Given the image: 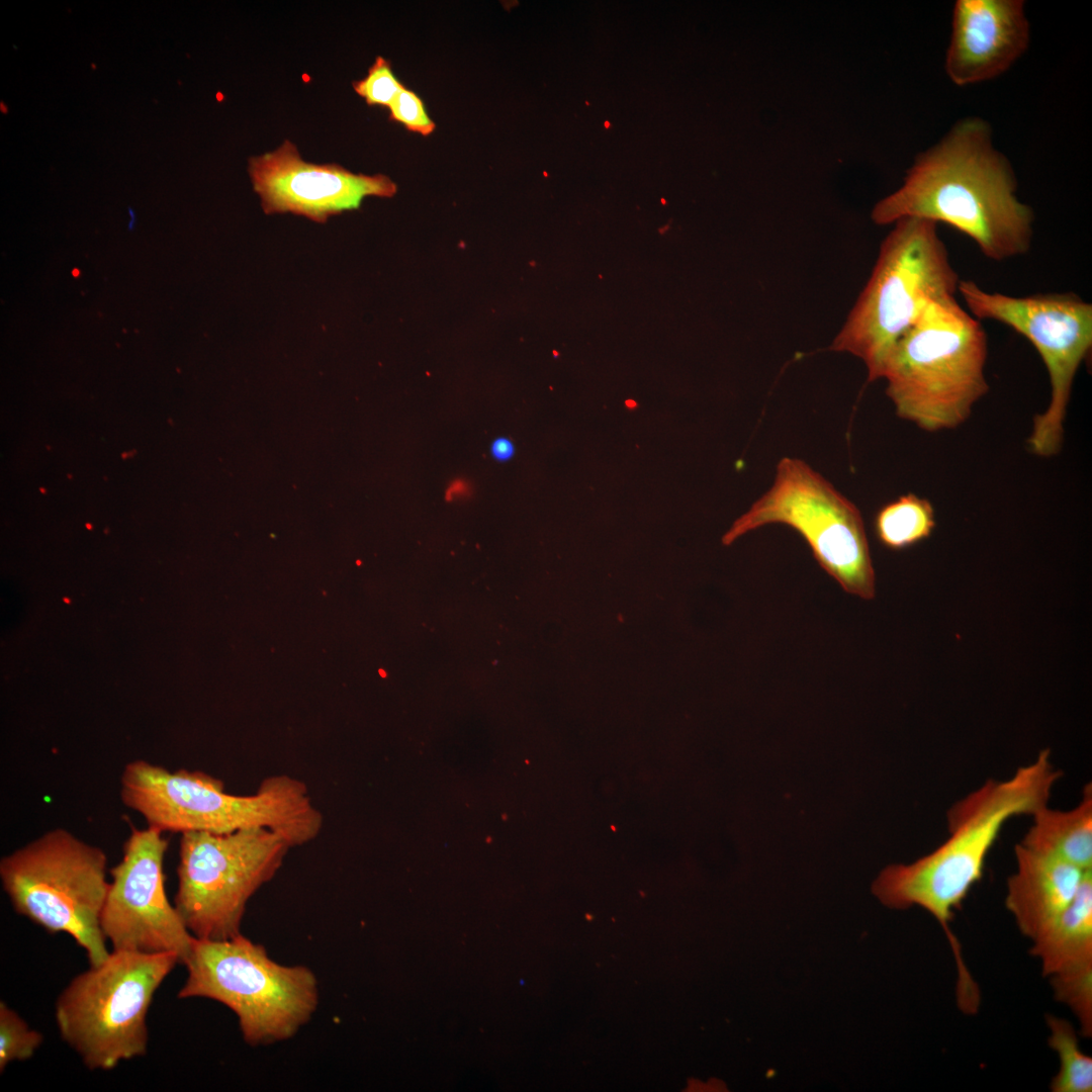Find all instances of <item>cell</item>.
Listing matches in <instances>:
<instances>
[{
  "instance_id": "cell-18",
  "label": "cell",
  "mask_w": 1092,
  "mask_h": 1092,
  "mask_svg": "<svg viewBox=\"0 0 1092 1092\" xmlns=\"http://www.w3.org/2000/svg\"><path fill=\"white\" fill-rule=\"evenodd\" d=\"M935 528L932 505L914 493L901 495L877 513L874 530L879 542L890 550H903L928 538Z\"/></svg>"
},
{
  "instance_id": "cell-8",
  "label": "cell",
  "mask_w": 1092,
  "mask_h": 1092,
  "mask_svg": "<svg viewBox=\"0 0 1092 1092\" xmlns=\"http://www.w3.org/2000/svg\"><path fill=\"white\" fill-rule=\"evenodd\" d=\"M107 857L65 828L52 829L0 860V879L13 909L50 933L64 932L90 966L109 954L101 913L109 889Z\"/></svg>"
},
{
  "instance_id": "cell-5",
  "label": "cell",
  "mask_w": 1092,
  "mask_h": 1092,
  "mask_svg": "<svg viewBox=\"0 0 1092 1092\" xmlns=\"http://www.w3.org/2000/svg\"><path fill=\"white\" fill-rule=\"evenodd\" d=\"M937 223L905 217L881 244L871 276L830 350L858 358L869 381L882 379L897 342L934 300L954 297L961 281Z\"/></svg>"
},
{
  "instance_id": "cell-13",
  "label": "cell",
  "mask_w": 1092,
  "mask_h": 1092,
  "mask_svg": "<svg viewBox=\"0 0 1092 1092\" xmlns=\"http://www.w3.org/2000/svg\"><path fill=\"white\" fill-rule=\"evenodd\" d=\"M248 171L266 214L291 212L318 223L359 208L366 196L392 197L397 190L383 174H355L338 164L307 163L290 141L250 158Z\"/></svg>"
},
{
  "instance_id": "cell-17",
  "label": "cell",
  "mask_w": 1092,
  "mask_h": 1092,
  "mask_svg": "<svg viewBox=\"0 0 1092 1092\" xmlns=\"http://www.w3.org/2000/svg\"><path fill=\"white\" fill-rule=\"evenodd\" d=\"M1019 842L1026 848L1057 855L1083 870L1092 869V786L1084 787L1079 804L1071 810L1049 805L1034 814Z\"/></svg>"
},
{
  "instance_id": "cell-26",
  "label": "cell",
  "mask_w": 1092,
  "mask_h": 1092,
  "mask_svg": "<svg viewBox=\"0 0 1092 1092\" xmlns=\"http://www.w3.org/2000/svg\"><path fill=\"white\" fill-rule=\"evenodd\" d=\"M1 111L7 113V107L6 105L3 106V102H1Z\"/></svg>"
},
{
  "instance_id": "cell-9",
  "label": "cell",
  "mask_w": 1092,
  "mask_h": 1092,
  "mask_svg": "<svg viewBox=\"0 0 1092 1092\" xmlns=\"http://www.w3.org/2000/svg\"><path fill=\"white\" fill-rule=\"evenodd\" d=\"M772 524L798 532L843 590L863 600L875 598L876 575L860 512L801 459L778 462L771 486L733 523L722 542L730 545Z\"/></svg>"
},
{
  "instance_id": "cell-23",
  "label": "cell",
  "mask_w": 1092,
  "mask_h": 1092,
  "mask_svg": "<svg viewBox=\"0 0 1092 1092\" xmlns=\"http://www.w3.org/2000/svg\"><path fill=\"white\" fill-rule=\"evenodd\" d=\"M514 443L507 437L494 439L490 445V453L493 459L500 462L509 461L515 455Z\"/></svg>"
},
{
  "instance_id": "cell-12",
  "label": "cell",
  "mask_w": 1092,
  "mask_h": 1092,
  "mask_svg": "<svg viewBox=\"0 0 1092 1092\" xmlns=\"http://www.w3.org/2000/svg\"><path fill=\"white\" fill-rule=\"evenodd\" d=\"M148 826L130 828L101 913V929L112 949L175 952L183 964L194 936L167 897L163 863L169 842Z\"/></svg>"
},
{
  "instance_id": "cell-19",
  "label": "cell",
  "mask_w": 1092,
  "mask_h": 1092,
  "mask_svg": "<svg viewBox=\"0 0 1092 1092\" xmlns=\"http://www.w3.org/2000/svg\"><path fill=\"white\" fill-rule=\"evenodd\" d=\"M1048 1043L1059 1056L1060 1068L1051 1082L1054 1092H1091L1092 1059L1080 1049L1073 1025L1066 1019L1046 1015Z\"/></svg>"
},
{
  "instance_id": "cell-16",
  "label": "cell",
  "mask_w": 1092,
  "mask_h": 1092,
  "mask_svg": "<svg viewBox=\"0 0 1092 1092\" xmlns=\"http://www.w3.org/2000/svg\"><path fill=\"white\" fill-rule=\"evenodd\" d=\"M1016 871L1007 880L1005 905L1020 932L1034 940L1063 913L1075 897L1085 874L1057 855L1017 843Z\"/></svg>"
},
{
  "instance_id": "cell-20",
  "label": "cell",
  "mask_w": 1092,
  "mask_h": 1092,
  "mask_svg": "<svg viewBox=\"0 0 1092 1092\" xmlns=\"http://www.w3.org/2000/svg\"><path fill=\"white\" fill-rule=\"evenodd\" d=\"M43 1041L37 1030L4 1001L0 1002V1072L13 1061L30 1059Z\"/></svg>"
},
{
  "instance_id": "cell-22",
  "label": "cell",
  "mask_w": 1092,
  "mask_h": 1092,
  "mask_svg": "<svg viewBox=\"0 0 1092 1092\" xmlns=\"http://www.w3.org/2000/svg\"><path fill=\"white\" fill-rule=\"evenodd\" d=\"M388 108L389 118L403 124L410 131L429 135L436 127L422 99L405 87L395 96Z\"/></svg>"
},
{
  "instance_id": "cell-4",
  "label": "cell",
  "mask_w": 1092,
  "mask_h": 1092,
  "mask_svg": "<svg viewBox=\"0 0 1092 1092\" xmlns=\"http://www.w3.org/2000/svg\"><path fill=\"white\" fill-rule=\"evenodd\" d=\"M987 355L979 320L956 297L931 301L886 361V394L897 416L920 429H954L989 390Z\"/></svg>"
},
{
  "instance_id": "cell-2",
  "label": "cell",
  "mask_w": 1092,
  "mask_h": 1092,
  "mask_svg": "<svg viewBox=\"0 0 1092 1092\" xmlns=\"http://www.w3.org/2000/svg\"><path fill=\"white\" fill-rule=\"evenodd\" d=\"M1062 776L1051 760L1050 749H1043L1009 779L986 781L949 808L948 836L939 846L909 864L888 866L872 885L873 894L885 906H918L938 922L952 950L959 989L972 987L975 980L950 928L956 912L983 878L987 856L1007 821L1049 805Z\"/></svg>"
},
{
  "instance_id": "cell-1",
  "label": "cell",
  "mask_w": 1092,
  "mask_h": 1092,
  "mask_svg": "<svg viewBox=\"0 0 1092 1092\" xmlns=\"http://www.w3.org/2000/svg\"><path fill=\"white\" fill-rule=\"evenodd\" d=\"M1016 191L991 126L966 117L916 158L901 187L878 201L871 217L879 225L905 217L942 222L972 239L988 259L1004 261L1026 254L1032 243L1034 214Z\"/></svg>"
},
{
  "instance_id": "cell-24",
  "label": "cell",
  "mask_w": 1092,
  "mask_h": 1092,
  "mask_svg": "<svg viewBox=\"0 0 1092 1092\" xmlns=\"http://www.w3.org/2000/svg\"><path fill=\"white\" fill-rule=\"evenodd\" d=\"M625 405H626V406H627V407H628L629 410H634V408H636V407L638 406V403H637V402H636L635 400H633V399H627V400L625 401Z\"/></svg>"
},
{
  "instance_id": "cell-14",
  "label": "cell",
  "mask_w": 1092,
  "mask_h": 1092,
  "mask_svg": "<svg viewBox=\"0 0 1092 1092\" xmlns=\"http://www.w3.org/2000/svg\"><path fill=\"white\" fill-rule=\"evenodd\" d=\"M1022 0H958L952 10L945 72L958 86L1005 73L1029 44Z\"/></svg>"
},
{
  "instance_id": "cell-15",
  "label": "cell",
  "mask_w": 1092,
  "mask_h": 1092,
  "mask_svg": "<svg viewBox=\"0 0 1092 1092\" xmlns=\"http://www.w3.org/2000/svg\"><path fill=\"white\" fill-rule=\"evenodd\" d=\"M1043 976L1058 1001L1071 1008L1082 1027L1092 1024V870L1063 913L1032 940Z\"/></svg>"
},
{
  "instance_id": "cell-10",
  "label": "cell",
  "mask_w": 1092,
  "mask_h": 1092,
  "mask_svg": "<svg viewBox=\"0 0 1092 1092\" xmlns=\"http://www.w3.org/2000/svg\"><path fill=\"white\" fill-rule=\"evenodd\" d=\"M292 848L264 827L229 833L181 834L174 905L200 939H229L241 932L249 900L281 868Z\"/></svg>"
},
{
  "instance_id": "cell-7",
  "label": "cell",
  "mask_w": 1092,
  "mask_h": 1092,
  "mask_svg": "<svg viewBox=\"0 0 1092 1092\" xmlns=\"http://www.w3.org/2000/svg\"><path fill=\"white\" fill-rule=\"evenodd\" d=\"M179 963L175 952L112 949L62 991L55 1010L60 1034L89 1070L108 1071L147 1054L150 1006Z\"/></svg>"
},
{
  "instance_id": "cell-21",
  "label": "cell",
  "mask_w": 1092,
  "mask_h": 1092,
  "mask_svg": "<svg viewBox=\"0 0 1092 1092\" xmlns=\"http://www.w3.org/2000/svg\"><path fill=\"white\" fill-rule=\"evenodd\" d=\"M353 88L368 105L388 107L404 86L393 74L390 62L378 56L367 75L353 82Z\"/></svg>"
},
{
  "instance_id": "cell-25",
  "label": "cell",
  "mask_w": 1092,
  "mask_h": 1092,
  "mask_svg": "<svg viewBox=\"0 0 1092 1092\" xmlns=\"http://www.w3.org/2000/svg\"><path fill=\"white\" fill-rule=\"evenodd\" d=\"M128 210L130 212V216H131L129 229H132V225L134 224V221H135V214H134V211H132V209L128 208Z\"/></svg>"
},
{
  "instance_id": "cell-6",
  "label": "cell",
  "mask_w": 1092,
  "mask_h": 1092,
  "mask_svg": "<svg viewBox=\"0 0 1092 1092\" xmlns=\"http://www.w3.org/2000/svg\"><path fill=\"white\" fill-rule=\"evenodd\" d=\"M183 964L187 978L178 998H207L237 1016L250 1045L294 1036L318 1005V985L305 966L273 961L266 948L242 933L229 939L194 937Z\"/></svg>"
},
{
  "instance_id": "cell-3",
  "label": "cell",
  "mask_w": 1092,
  "mask_h": 1092,
  "mask_svg": "<svg viewBox=\"0 0 1092 1092\" xmlns=\"http://www.w3.org/2000/svg\"><path fill=\"white\" fill-rule=\"evenodd\" d=\"M120 798L148 826L163 833H229L264 827L295 847L314 840L324 825L306 785L288 775L264 779L254 794L234 795L225 792L222 781L203 771H171L138 759L124 766Z\"/></svg>"
},
{
  "instance_id": "cell-11",
  "label": "cell",
  "mask_w": 1092,
  "mask_h": 1092,
  "mask_svg": "<svg viewBox=\"0 0 1092 1092\" xmlns=\"http://www.w3.org/2000/svg\"><path fill=\"white\" fill-rule=\"evenodd\" d=\"M958 292L977 320L1001 323L1025 337L1040 355L1050 377L1051 400L1033 419L1027 444L1032 453L1060 452L1073 382L1092 348V304L1073 292L1010 296L961 280Z\"/></svg>"
}]
</instances>
